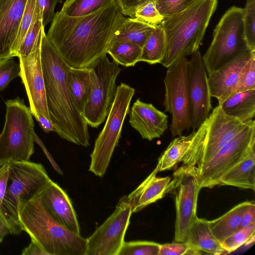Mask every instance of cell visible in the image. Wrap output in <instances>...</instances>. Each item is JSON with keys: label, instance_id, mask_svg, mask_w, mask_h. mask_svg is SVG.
<instances>
[{"label": "cell", "instance_id": "cell-1", "mask_svg": "<svg viewBox=\"0 0 255 255\" xmlns=\"http://www.w3.org/2000/svg\"><path fill=\"white\" fill-rule=\"evenodd\" d=\"M116 1L81 17L55 13L46 37L71 68H89L107 52L125 19Z\"/></svg>", "mask_w": 255, "mask_h": 255}, {"label": "cell", "instance_id": "cell-2", "mask_svg": "<svg viewBox=\"0 0 255 255\" xmlns=\"http://www.w3.org/2000/svg\"><path fill=\"white\" fill-rule=\"evenodd\" d=\"M40 57L47 109L58 135L78 145H89L88 124L76 108L67 82L71 68L60 56L42 30Z\"/></svg>", "mask_w": 255, "mask_h": 255}, {"label": "cell", "instance_id": "cell-3", "mask_svg": "<svg viewBox=\"0 0 255 255\" xmlns=\"http://www.w3.org/2000/svg\"><path fill=\"white\" fill-rule=\"evenodd\" d=\"M217 3L218 0H195L183 10L164 19L160 24L165 36L163 66L167 68L198 50Z\"/></svg>", "mask_w": 255, "mask_h": 255}, {"label": "cell", "instance_id": "cell-4", "mask_svg": "<svg viewBox=\"0 0 255 255\" xmlns=\"http://www.w3.org/2000/svg\"><path fill=\"white\" fill-rule=\"evenodd\" d=\"M19 225L48 255H85L87 239L56 221L38 196L18 207Z\"/></svg>", "mask_w": 255, "mask_h": 255}, {"label": "cell", "instance_id": "cell-5", "mask_svg": "<svg viewBox=\"0 0 255 255\" xmlns=\"http://www.w3.org/2000/svg\"><path fill=\"white\" fill-rule=\"evenodd\" d=\"M236 118L227 115L218 105L193 131L182 165L196 171L210 160L246 126Z\"/></svg>", "mask_w": 255, "mask_h": 255}, {"label": "cell", "instance_id": "cell-6", "mask_svg": "<svg viewBox=\"0 0 255 255\" xmlns=\"http://www.w3.org/2000/svg\"><path fill=\"white\" fill-rule=\"evenodd\" d=\"M8 163V175L2 207L3 222L11 234L17 235L22 231L18 217L19 204L38 196L51 179L41 163L29 160Z\"/></svg>", "mask_w": 255, "mask_h": 255}, {"label": "cell", "instance_id": "cell-7", "mask_svg": "<svg viewBox=\"0 0 255 255\" xmlns=\"http://www.w3.org/2000/svg\"><path fill=\"white\" fill-rule=\"evenodd\" d=\"M5 104V123L0 134V165L28 161L34 152V122L30 108L18 97Z\"/></svg>", "mask_w": 255, "mask_h": 255}, {"label": "cell", "instance_id": "cell-8", "mask_svg": "<svg viewBox=\"0 0 255 255\" xmlns=\"http://www.w3.org/2000/svg\"><path fill=\"white\" fill-rule=\"evenodd\" d=\"M243 10L242 7L232 6L215 28L212 41L202 56L208 74L249 49L245 37Z\"/></svg>", "mask_w": 255, "mask_h": 255}, {"label": "cell", "instance_id": "cell-9", "mask_svg": "<svg viewBox=\"0 0 255 255\" xmlns=\"http://www.w3.org/2000/svg\"><path fill=\"white\" fill-rule=\"evenodd\" d=\"M134 89L124 83L117 87L105 124L95 140L89 170L103 177L106 172L115 147L118 145L123 125L129 112Z\"/></svg>", "mask_w": 255, "mask_h": 255}, {"label": "cell", "instance_id": "cell-10", "mask_svg": "<svg viewBox=\"0 0 255 255\" xmlns=\"http://www.w3.org/2000/svg\"><path fill=\"white\" fill-rule=\"evenodd\" d=\"M91 90L82 114L88 126L98 128L105 121L113 103L116 79L122 69L107 54L89 68Z\"/></svg>", "mask_w": 255, "mask_h": 255}, {"label": "cell", "instance_id": "cell-11", "mask_svg": "<svg viewBox=\"0 0 255 255\" xmlns=\"http://www.w3.org/2000/svg\"><path fill=\"white\" fill-rule=\"evenodd\" d=\"M188 59L181 58L167 67L164 79L163 106L171 115L170 131L172 137L180 136L191 129L190 106L187 66Z\"/></svg>", "mask_w": 255, "mask_h": 255}, {"label": "cell", "instance_id": "cell-12", "mask_svg": "<svg viewBox=\"0 0 255 255\" xmlns=\"http://www.w3.org/2000/svg\"><path fill=\"white\" fill-rule=\"evenodd\" d=\"M254 147H255V122L251 120L210 160L197 170L194 171L201 188H212L219 185L223 175L242 160Z\"/></svg>", "mask_w": 255, "mask_h": 255}, {"label": "cell", "instance_id": "cell-13", "mask_svg": "<svg viewBox=\"0 0 255 255\" xmlns=\"http://www.w3.org/2000/svg\"><path fill=\"white\" fill-rule=\"evenodd\" d=\"M171 191L174 196L176 219L174 241L186 243L189 230L197 218V206L201 187L193 169L182 165L173 174Z\"/></svg>", "mask_w": 255, "mask_h": 255}, {"label": "cell", "instance_id": "cell-14", "mask_svg": "<svg viewBox=\"0 0 255 255\" xmlns=\"http://www.w3.org/2000/svg\"><path fill=\"white\" fill-rule=\"evenodd\" d=\"M131 214L130 205L124 196L114 212L87 239L85 255H118Z\"/></svg>", "mask_w": 255, "mask_h": 255}, {"label": "cell", "instance_id": "cell-15", "mask_svg": "<svg viewBox=\"0 0 255 255\" xmlns=\"http://www.w3.org/2000/svg\"><path fill=\"white\" fill-rule=\"evenodd\" d=\"M191 128L195 131L212 110L207 72L198 50L191 55L187 66Z\"/></svg>", "mask_w": 255, "mask_h": 255}, {"label": "cell", "instance_id": "cell-16", "mask_svg": "<svg viewBox=\"0 0 255 255\" xmlns=\"http://www.w3.org/2000/svg\"><path fill=\"white\" fill-rule=\"evenodd\" d=\"M40 46L41 44L26 57L18 58L20 77L25 88L32 116L39 114L50 121L41 66Z\"/></svg>", "mask_w": 255, "mask_h": 255}, {"label": "cell", "instance_id": "cell-17", "mask_svg": "<svg viewBox=\"0 0 255 255\" xmlns=\"http://www.w3.org/2000/svg\"><path fill=\"white\" fill-rule=\"evenodd\" d=\"M255 50L247 49L219 69L208 74L210 94L219 104L235 94L241 74Z\"/></svg>", "mask_w": 255, "mask_h": 255}, {"label": "cell", "instance_id": "cell-18", "mask_svg": "<svg viewBox=\"0 0 255 255\" xmlns=\"http://www.w3.org/2000/svg\"><path fill=\"white\" fill-rule=\"evenodd\" d=\"M38 196L50 215L64 227L80 235L76 214L67 193L51 180Z\"/></svg>", "mask_w": 255, "mask_h": 255}, {"label": "cell", "instance_id": "cell-19", "mask_svg": "<svg viewBox=\"0 0 255 255\" xmlns=\"http://www.w3.org/2000/svg\"><path fill=\"white\" fill-rule=\"evenodd\" d=\"M129 123L143 139L151 141L160 137L168 127V117L152 104L136 99L129 112Z\"/></svg>", "mask_w": 255, "mask_h": 255}, {"label": "cell", "instance_id": "cell-20", "mask_svg": "<svg viewBox=\"0 0 255 255\" xmlns=\"http://www.w3.org/2000/svg\"><path fill=\"white\" fill-rule=\"evenodd\" d=\"M27 0H0V61L13 50Z\"/></svg>", "mask_w": 255, "mask_h": 255}, {"label": "cell", "instance_id": "cell-21", "mask_svg": "<svg viewBox=\"0 0 255 255\" xmlns=\"http://www.w3.org/2000/svg\"><path fill=\"white\" fill-rule=\"evenodd\" d=\"M158 172L155 168L133 191L125 196L130 205L132 213L142 210L171 192L173 179L168 176L157 177Z\"/></svg>", "mask_w": 255, "mask_h": 255}, {"label": "cell", "instance_id": "cell-22", "mask_svg": "<svg viewBox=\"0 0 255 255\" xmlns=\"http://www.w3.org/2000/svg\"><path fill=\"white\" fill-rule=\"evenodd\" d=\"M219 185L255 189V147L221 177Z\"/></svg>", "mask_w": 255, "mask_h": 255}, {"label": "cell", "instance_id": "cell-23", "mask_svg": "<svg viewBox=\"0 0 255 255\" xmlns=\"http://www.w3.org/2000/svg\"><path fill=\"white\" fill-rule=\"evenodd\" d=\"M208 222L205 219L197 217L189 230L186 243L189 248L207 254H227L212 233Z\"/></svg>", "mask_w": 255, "mask_h": 255}, {"label": "cell", "instance_id": "cell-24", "mask_svg": "<svg viewBox=\"0 0 255 255\" xmlns=\"http://www.w3.org/2000/svg\"><path fill=\"white\" fill-rule=\"evenodd\" d=\"M254 201H245L234 207L222 216L209 221L210 229L221 244L239 229L242 217Z\"/></svg>", "mask_w": 255, "mask_h": 255}, {"label": "cell", "instance_id": "cell-25", "mask_svg": "<svg viewBox=\"0 0 255 255\" xmlns=\"http://www.w3.org/2000/svg\"><path fill=\"white\" fill-rule=\"evenodd\" d=\"M219 105L227 115L243 123L252 120L255 115V90L236 93Z\"/></svg>", "mask_w": 255, "mask_h": 255}, {"label": "cell", "instance_id": "cell-26", "mask_svg": "<svg viewBox=\"0 0 255 255\" xmlns=\"http://www.w3.org/2000/svg\"><path fill=\"white\" fill-rule=\"evenodd\" d=\"M154 27L135 17H126L115 33L111 44L127 42L142 48Z\"/></svg>", "mask_w": 255, "mask_h": 255}, {"label": "cell", "instance_id": "cell-27", "mask_svg": "<svg viewBox=\"0 0 255 255\" xmlns=\"http://www.w3.org/2000/svg\"><path fill=\"white\" fill-rule=\"evenodd\" d=\"M67 82L74 105L82 115L91 90L89 68H71L67 73Z\"/></svg>", "mask_w": 255, "mask_h": 255}, {"label": "cell", "instance_id": "cell-28", "mask_svg": "<svg viewBox=\"0 0 255 255\" xmlns=\"http://www.w3.org/2000/svg\"><path fill=\"white\" fill-rule=\"evenodd\" d=\"M193 133V131L188 135L178 136L169 143L158 158L155 167L158 172L170 170L182 161Z\"/></svg>", "mask_w": 255, "mask_h": 255}, {"label": "cell", "instance_id": "cell-29", "mask_svg": "<svg viewBox=\"0 0 255 255\" xmlns=\"http://www.w3.org/2000/svg\"><path fill=\"white\" fill-rule=\"evenodd\" d=\"M165 50V36L160 24L156 25L142 47L139 62L149 64L161 63Z\"/></svg>", "mask_w": 255, "mask_h": 255}, {"label": "cell", "instance_id": "cell-30", "mask_svg": "<svg viewBox=\"0 0 255 255\" xmlns=\"http://www.w3.org/2000/svg\"><path fill=\"white\" fill-rule=\"evenodd\" d=\"M43 28L42 10L36 2L33 20L15 57H26L41 44Z\"/></svg>", "mask_w": 255, "mask_h": 255}, {"label": "cell", "instance_id": "cell-31", "mask_svg": "<svg viewBox=\"0 0 255 255\" xmlns=\"http://www.w3.org/2000/svg\"><path fill=\"white\" fill-rule=\"evenodd\" d=\"M142 48L127 42L112 44L107 53L119 65L128 67L134 66L139 62Z\"/></svg>", "mask_w": 255, "mask_h": 255}, {"label": "cell", "instance_id": "cell-32", "mask_svg": "<svg viewBox=\"0 0 255 255\" xmlns=\"http://www.w3.org/2000/svg\"><path fill=\"white\" fill-rule=\"evenodd\" d=\"M116 1V0H66L60 12L69 17L88 15Z\"/></svg>", "mask_w": 255, "mask_h": 255}, {"label": "cell", "instance_id": "cell-33", "mask_svg": "<svg viewBox=\"0 0 255 255\" xmlns=\"http://www.w3.org/2000/svg\"><path fill=\"white\" fill-rule=\"evenodd\" d=\"M255 223L239 229L224 240L221 245L229 254L243 245L250 244L255 242Z\"/></svg>", "mask_w": 255, "mask_h": 255}, {"label": "cell", "instance_id": "cell-34", "mask_svg": "<svg viewBox=\"0 0 255 255\" xmlns=\"http://www.w3.org/2000/svg\"><path fill=\"white\" fill-rule=\"evenodd\" d=\"M160 244L146 241L124 242L118 255H158Z\"/></svg>", "mask_w": 255, "mask_h": 255}, {"label": "cell", "instance_id": "cell-35", "mask_svg": "<svg viewBox=\"0 0 255 255\" xmlns=\"http://www.w3.org/2000/svg\"><path fill=\"white\" fill-rule=\"evenodd\" d=\"M243 21L248 48L255 50V0H247L243 10Z\"/></svg>", "mask_w": 255, "mask_h": 255}, {"label": "cell", "instance_id": "cell-36", "mask_svg": "<svg viewBox=\"0 0 255 255\" xmlns=\"http://www.w3.org/2000/svg\"><path fill=\"white\" fill-rule=\"evenodd\" d=\"M37 0H27L13 47L12 56L15 57L33 19Z\"/></svg>", "mask_w": 255, "mask_h": 255}, {"label": "cell", "instance_id": "cell-37", "mask_svg": "<svg viewBox=\"0 0 255 255\" xmlns=\"http://www.w3.org/2000/svg\"><path fill=\"white\" fill-rule=\"evenodd\" d=\"M251 90H255V51L241 74L235 94Z\"/></svg>", "mask_w": 255, "mask_h": 255}, {"label": "cell", "instance_id": "cell-38", "mask_svg": "<svg viewBox=\"0 0 255 255\" xmlns=\"http://www.w3.org/2000/svg\"><path fill=\"white\" fill-rule=\"evenodd\" d=\"M194 0H153V1L159 13L166 18L183 10Z\"/></svg>", "mask_w": 255, "mask_h": 255}, {"label": "cell", "instance_id": "cell-39", "mask_svg": "<svg viewBox=\"0 0 255 255\" xmlns=\"http://www.w3.org/2000/svg\"><path fill=\"white\" fill-rule=\"evenodd\" d=\"M133 17L153 26L161 24L164 19L156 9L153 0L138 7L135 11Z\"/></svg>", "mask_w": 255, "mask_h": 255}, {"label": "cell", "instance_id": "cell-40", "mask_svg": "<svg viewBox=\"0 0 255 255\" xmlns=\"http://www.w3.org/2000/svg\"><path fill=\"white\" fill-rule=\"evenodd\" d=\"M20 69L12 58L0 61V92L7 87L13 79L20 76Z\"/></svg>", "mask_w": 255, "mask_h": 255}, {"label": "cell", "instance_id": "cell-41", "mask_svg": "<svg viewBox=\"0 0 255 255\" xmlns=\"http://www.w3.org/2000/svg\"><path fill=\"white\" fill-rule=\"evenodd\" d=\"M37 3L42 10V24L45 28L53 19L55 6L62 3V0H37Z\"/></svg>", "mask_w": 255, "mask_h": 255}, {"label": "cell", "instance_id": "cell-42", "mask_svg": "<svg viewBox=\"0 0 255 255\" xmlns=\"http://www.w3.org/2000/svg\"><path fill=\"white\" fill-rule=\"evenodd\" d=\"M189 247L186 243L160 244L158 255H185Z\"/></svg>", "mask_w": 255, "mask_h": 255}, {"label": "cell", "instance_id": "cell-43", "mask_svg": "<svg viewBox=\"0 0 255 255\" xmlns=\"http://www.w3.org/2000/svg\"><path fill=\"white\" fill-rule=\"evenodd\" d=\"M151 0H116L122 13L125 16L133 17L135 10Z\"/></svg>", "mask_w": 255, "mask_h": 255}, {"label": "cell", "instance_id": "cell-44", "mask_svg": "<svg viewBox=\"0 0 255 255\" xmlns=\"http://www.w3.org/2000/svg\"><path fill=\"white\" fill-rule=\"evenodd\" d=\"M9 167L8 162H5L0 165V218L2 222L3 218L2 207L3 198L6 189Z\"/></svg>", "mask_w": 255, "mask_h": 255}, {"label": "cell", "instance_id": "cell-45", "mask_svg": "<svg viewBox=\"0 0 255 255\" xmlns=\"http://www.w3.org/2000/svg\"><path fill=\"white\" fill-rule=\"evenodd\" d=\"M254 223H255V202L251 205L244 213L241 220L239 229L247 227Z\"/></svg>", "mask_w": 255, "mask_h": 255}, {"label": "cell", "instance_id": "cell-46", "mask_svg": "<svg viewBox=\"0 0 255 255\" xmlns=\"http://www.w3.org/2000/svg\"><path fill=\"white\" fill-rule=\"evenodd\" d=\"M33 138L34 142H36L41 147V148L45 153V155L46 156L47 158L49 160V162H50L51 164L52 165L54 169L55 170V171L57 172L59 174L63 175V172L62 170H61L59 166L57 165V164L56 163V162L54 161V159L53 158V157L50 155L48 150L46 149V147L44 145L43 142L38 137V136L35 133L34 131L33 133Z\"/></svg>", "mask_w": 255, "mask_h": 255}, {"label": "cell", "instance_id": "cell-47", "mask_svg": "<svg viewBox=\"0 0 255 255\" xmlns=\"http://www.w3.org/2000/svg\"><path fill=\"white\" fill-rule=\"evenodd\" d=\"M22 255H48L36 242L31 240L29 245L22 251Z\"/></svg>", "mask_w": 255, "mask_h": 255}, {"label": "cell", "instance_id": "cell-48", "mask_svg": "<svg viewBox=\"0 0 255 255\" xmlns=\"http://www.w3.org/2000/svg\"><path fill=\"white\" fill-rule=\"evenodd\" d=\"M34 117L45 132L49 133L51 131H55V128L50 120L39 114L35 115Z\"/></svg>", "mask_w": 255, "mask_h": 255}, {"label": "cell", "instance_id": "cell-49", "mask_svg": "<svg viewBox=\"0 0 255 255\" xmlns=\"http://www.w3.org/2000/svg\"><path fill=\"white\" fill-rule=\"evenodd\" d=\"M8 234H10L7 226L4 224L0 218V242L1 243L4 238Z\"/></svg>", "mask_w": 255, "mask_h": 255}]
</instances>
